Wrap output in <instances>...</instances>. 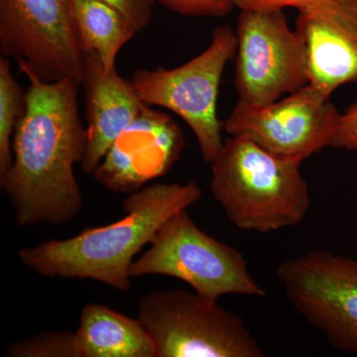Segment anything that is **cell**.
<instances>
[{"label": "cell", "mask_w": 357, "mask_h": 357, "mask_svg": "<svg viewBox=\"0 0 357 357\" xmlns=\"http://www.w3.org/2000/svg\"><path fill=\"white\" fill-rule=\"evenodd\" d=\"M23 75L29 82L25 109L14 131L13 163L0 176V188L20 227L64 225L84 206L75 175L88 137L79 115V84Z\"/></svg>", "instance_id": "6da1fadb"}, {"label": "cell", "mask_w": 357, "mask_h": 357, "mask_svg": "<svg viewBox=\"0 0 357 357\" xmlns=\"http://www.w3.org/2000/svg\"><path fill=\"white\" fill-rule=\"evenodd\" d=\"M195 181L187 184L158 183L128 194L124 215L105 227H86L68 239H51L21 248L24 266L48 278L89 279L114 290L131 289L130 267L157 230L178 211L201 199Z\"/></svg>", "instance_id": "7a4b0ae2"}, {"label": "cell", "mask_w": 357, "mask_h": 357, "mask_svg": "<svg viewBox=\"0 0 357 357\" xmlns=\"http://www.w3.org/2000/svg\"><path fill=\"white\" fill-rule=\"evenodd\" d=\"M211 166V194L237 229L268 234L306 217L311 195L300 163L230 136Z\"/></svg>", "instance_id": "3957f363"}, {"label": "cell", "mask_w": 357, "mask_h": 357, "mask_svg": "<svg viewBox=\"0 0 357 357\" xmlns=\"http://www.w3.org/2000/svg\"><path fill=\"white\" fill-rule=\"evenodd\" d=\"M137 319L156 347L157 357H264L243 321L218 304L185 289L141 297Z\"/></svg>", "instance_id": "277c9868"}, {"label": "cell", "mask_w": 357, "mask_h": 357, "mask_svg": "<svg viewBox=\"0 0 357 357\" xmlns=\"http://www.w3.org/2000/svg\"><path fill=\"white\" fill-rule=\"evenodd\" d=\"M130 275L173 277L213 300L229 294L266 296L251 276L244 256L199 229L188 208L176 213L157 230L149 248L134 260Z\"/></svg>", "instance_id": "5b68a950"}, {"label": "cell", "mask_w": 357, "mask_h": 357, "mask_svg": "<svg viewBox=\"0 0 357 357\" xmlns=\"http://www.w3.org/2000/svg\"><path fill=\"white\" fill-rule=\"evenodd\" d=\"M236 51V33L229 26H218L208 48L189 62L171 70L139 69L129 79L145 105L169 109L190 126L208 164L223 144L225 123L218 117V91L225 66Z\"/></svg>", "instance_id": "8992f818"}, {"label": "cell", "mask_w": 357, "mask_h": 357, "mask_svg": "<svg viewBox=\"0 0 357 357\" xmlns=\"http://www.w3.org/2000/svg\"><path fill=\"white\" fill-rule=\"evenodd\" d=\"M0 52L22 74L81 84L84 53L72 0H0Z\"/></svg>", "instance_id": "52a82bcc"}, {"label": "cell", "mask_w": 357, "mask_h": 357, "mask_svg": "<svg viewBox=\"0 0 357 357\" xmlns=\"http://www.w3.org/2000/svg\"><path fill=\"white\" fill-rule=\"evenodd\" d=\"M276 276L300 316L333 347L357 354V259L314 250L284 260Z\"/></svg>", "instance_id": "ba28073f"}, {"label": "cell", "mask_w": 357, "mask_h": 357, "mask_svg": "<svg viewBox=\"0 0 357 357\" xmlns=\"http://www.w3.org/2000/svg\"><path fill=\"white\" fill-rule=\"evenodd\" d=\"M236 33L234 86L241 102L270 105L309 84L306 48L283 10L241 11Z\"/></svg>", "instance_id": "9c48e42d"}, {"label": "cell", "mask_w": 357, "mask_h": 357, "mask_svg": "<svg viewBox=\"0 0 357 357\" xmlns=\"http://www.w3.org/2000/svg\"><path fill=\"white\" fill-rule=\"evenodd\" d=\"M331 96L307 84L266 105L236 103L225 130L286 161L303 160L328 146L340 114Z\"/></svg>", "instance_id": "30bf717a"}, {"label": "cell", "mask_w": 357, "mask_h": 357, "mask_svg": "<svg viewBox=\"0 0 357 357\" xmlns=\"http://www.w3.org/2000/svg\"><path fill=\"white\" fill-rule=\"evenodd\" d=\"M185 144L172 117L146 105L114 141L93 177L109 191L131 194L168 173Z\"/></svg>", "instance_id": "8fae6325"}, {"label": "cell", "mask_w": 357, "mask_h": 357, "mask_svg": "<svg viewBox=\"0 0 357 357\" xmlns=\"http://www.w3.org/2000/svg\"><path fill=\"white\" fill-rule=\"evenodd\" d=\"M298 11L295 31L306 48L309 84L331 96L357 83V0H316Z\"/></svg>", "instance_id": "7c38bea8"}, {"label": "cell", "mask_w": 357, "mask_h": 357, "mask_svg": "<svg viewBox=\"0 0 357 357\" xmlns=\"http://www.w3.org/2000/svg\"><path fill=\"white\" fill-rule=\"evenodd\" d=\"M81 84L86 105L84 173H95L114 141L137 119L145 105L129 79L116 69L107 70L95 53H84Z\"/></svg>", "instance_id": "4fadbf2b"}, {"label": "cell", "mask_w": 357, "mask_h": 357, "mask_svg": "<svg viewBox=\"0 0 357 357\" xmlns=\"http://www.w3.org/2000/svg\"><path fill=\"white\" fill-rule=\"evenodd\" d=\"M75 340L77 357H157L153 340L139 319L98 303L82 310Z\"/></svg>", "instance_id": "5bb4252c"}, {"label": "cell", "mask_w": 357, "mask_h": 357, "mask_svg": "<svg viewBox=\"0 0 357 357\" xmlns=\"http://www.w3.org/2000/svg\"><path fill=\"white\" fill-rule=\"evenodd\" d=\"M73 18L83 53H95L107 70L116 69L122 47L137 34L123 14L98 0H72Z\"/></svg>", "instance_id": "9a60e30c"}, {"label": "cell", "mask_w": 357, "mask_h": 357, "mask_svg": "<svg viewBox=\"0 0 357 357\" xmlns=\"http://www.w3.org/2000/svg\"><path fill=\"white\" fill-rule=\"evenodd\" d=\"M25 109V91L14 77L10 61L0 58V176L13 163L14 131Z\"/></svg>", "instance_id": "2e32d148"}, {"label": "cell", "mask_w": 357, "mask_h": 357, "mask_svg": "<svg viewBox=\"0 0 357 357\" xmlns=\"http://www.w3.org/2000/svg\"><path fill=\"white\" fill-rule=\"evenodd\" d=\"M6 356L10 357H77L75 333L57 331L39 333L26 340L11 342Z\"/></svg>", "instance_id": "e0dca14e"}, {"label": "cell", "mask_w": 357, "mask_h": 357, "mask_svg": "<svg viewBox=\"0 0 357 357\" xmlns=\"http://www.w3.org/2000/svg\"><path fill=\"white\" fill-rule=\"evenodd\" d=\"M158 3L185 17L222 18L234 9L229 0H158Z\"/></svg>", "instance_id": "ac0fdd59"}, {"label": "cell", "mask_w": 357, "mask_h": 357, "mask_svg": "<svg viewBox=\"0 0 357 357\" xmlns=\"http://www.w3.org/2000/svg\"><path fill=\"white\" fill-rule=\"evenodd\" d=\"M123 14L136 33L144 31L153 17L158 0H98Z\"/></svg>", "instance_id": "d6986e66"}, {"label": "cell", "mask_w": 357, "mask_h": 357, "mask_svg": "<svg viewBox=\"0 0 357 357\" xmlns=\"http://www.w3.org/2000/svg\"><path fill=\"white\" fill-rule=\"evenodd\" d=\"M328 146L357 150V103L338 116Z\"/></svg>", "instance_id": "ffe728a7"}, {"label": "cell", "mask_w": 357, "mask_h": 357, "mask_svg": "<svg viewBox=\"0 0 357 357\" xmlns=\"http://www.w3.org/2000/svg\"><path fill=\"white\" fill-rule=\"evenodd\" d=\"M234 7L241 11H272L283 10L286 7H302L316 1V0H229Z\"/></svg>", "instance_id": "44dd1931"}]
</instances>
